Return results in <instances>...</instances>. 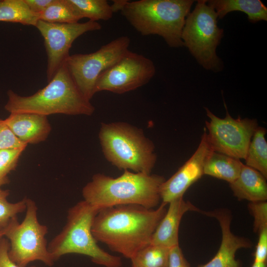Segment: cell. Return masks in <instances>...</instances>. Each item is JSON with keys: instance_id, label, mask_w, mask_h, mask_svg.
<instances>
[{"instance_id": "obj_1", "label": "cell", "mask_w": 267, "mask_h": 267, "mask_svg": "<svg viewBox=\"0 0 267 267\" xmlns=\"http://www.w3.org/2000/svg\"><path fill=\"white\" fill-rule=\"evenodd\" d=\"M167 204L157 209L136 204L119 205L101 208L95 215L91 232L97 242L110 250L131 259L150 243L152 236L164 216Z\"/></svg>"}, {"instance_id": "obj_2", "label": "cell", "mask_w": 267, "mask_h": 267, "mask_svg": "<svg viewBox=\"0 0 267 267\" xmlns=\"http://www.w3.org/2000/svg\"><path fill=\"white\" fill-rule=\"evenodd\" d=\"M165 180L162 176L129 170L117 178L97 173L83 188L82 195L98 210L127 204L154 209L161 200L160 188Z\"/></svg>"}, {"instance_id": "obj_3", "label": "cell", "mask_w": 267, "mask_h": 267, "mask_svg": "<svg viewBox=\"0 0 267 267\" xmlns=\"http://www.w3.org/2000/svg\"><path fill=\"white\" fill-rule=\"evenodd\" d=\"M4 105L10 113H31L47 116L61 114L90 116L95 108L81 92L65 62L48 84L29 96H22L11 89L7 92Z\"/></svg>"}, {"instance_id": "obj_4", "label": "cell", "mask_w": 267, "mask_h": 267, "mask_svg": "<svg viewBox=\"0 0 267 267\" xmlns=\"http://www.w3.org/2000/svg\"><path fill=\"white\" fill-rule=\"evenodd\" d=\"M193 0L128 1L121 12L142 36L156 35L172 47L184 45L181 33Z\"/></svg>"}, {"instance_id": "obj_5", "label": "cell", "mask_w": 267, "mask_h": 267, "mask_svg": "<svg viewBox=\"0 0 267 267\" xmlns=\"http://www.w3.org/2000/svg\"><path fill=\"white\" fill-rule=\"evenodd\" d=\"M103 153L119 170L150 174L156 160L153 142L141 129L124 122L102 123L98 134Z\"/></svg>"}, {"instance_id": "obj_6", "label": "cell", "mask_w": 267, "mask_h": 267, "mask_svg": "<svg viewBox=\"0 0 267 267\" xmlns=\"http://www.w3.org/2000/svg\"><path fill=\"white\" fill-rule=\"evenodd\" d=\"M98 211L84 200L69 209L65 225L48 245L54 262L63 255L77 254L105 267L122 266L121 259L101 249L92 235V222Z\"/></svg>"}, {"instance_id": "obj_7", "label": "cell", "mask_w": 267, "mask_h": 267, "mask_svg": "<svg viewBox=\"0 0 267 267\" xmlns=\"http://www.w3.org/2000/svg\"><path fill=\"white\" fill-rule=\"evenodd\" d=\"M218 16L207 0H198L193 11L187 16L181 40L197 61L205 69L215 72L223 65L216 48L223 36L218 26Z\"/></svg>"}, {"instance_id": "obj_8", "label": "cell", "mask_w": 267, "mask_h": 267, "mask_svg": "<svg viewBox=\"0 0 267 267\" xmlns=\"http://www.w3.org/2000/svg\"><path fill=\"white\" fill-rule=\"evenodd\" d=\"M37 211L35 201L27 198L23 221L20 223L15 218L3 230L9 243V256L20 267H27L36 261L49 267L55 262L48 250L45 238L48 228L39 222Z\"/></svg>"}, {"instance_id": "obj_9", "label": "cell", "mask_w": 267, "mask_h": 267, "mask_svg": "<svg viewBox=\"0 0 267 267\" xmlns=\"http://www.w3.org/2000/svg\"><path fill=\"white\" fill-rule=\"evenodd\" d=\"M130 38H117L95 52L70 55L65 61L73 80L83 94L90 100L100 74L116 63L129 50Z\"/></svg>"}, {"instance_id": "obj_10", "label": "cell", "mask_w": 267, "mask_h": 267, "mask_svg": "<svg viewBox=\"0 0 267 267\" xmlns=\"http://www.w3.org/2000/svg\"><path fill=\"white\" fill-rule=\"evenodd\" d=\"M209 122L205 121L212 150L237 159H245L252 137L259 127L256 119L232 118L226 110L223 118L205 108Z\"/></svg>"}, {"instance_id": "obj_11", "label": "cell", "mask_w": 267, "mask_h": 267, "mask_svg": "<svg viewBox=\"0 0 267 267\" xmlns=\"http://www.w3.org/2000/svg\"><path fill=\"white\" fill-rule=\"evenodd\" d=\"M153 62L144 55L129 49L114 64L99 76L95 92L108 91L123 94L147 84L154 76Z\"/></svg>"}, {"instance_id": "obj_12", "label": "cell", "mask_w": 267, "mask_h": 267, "mask_svg": "<svg viewBox=\"0 0 267 267\" xmlns=\"http://www.w3.org/2000/svg\"><path fill=\"white\" fill-rule=\"evenodd\" d=\"M36 27L44 40L48 82L70 55L69 51L75 40L87 32L99 30L102 27L98 22L90 20L75 23H53L39 20Z\"/></svg>"}, {"instance_id": "obj_13", "label": "cell", "mask_w": 267, "mask_h": 267, "mask_svg": "<svg viewBox=\"0 0 267 267\" xmlns=\"http://www.w3.org/2000/svg\"><path fill=\"white\" fill-rule=\"evenodd\" d=\"M212 149L205 128L197 148L191 157L160 188L162 203L170 202L183 197L188 188L204 175L205 161Z\"/></svg>"}, {"instance_id": "obj_14", "label": "cell", "mask_w": 267, "mask_h": 267, "mask_svg": "<svg viewBox=\"0 0 267 267\" xmlns=\"http://www.w3.org/2000/svg\"><path fill=\"white\" fill-rule=\"evenodd\" d=\"M204 213L218 221L222 237L219 250L214 258L207 264L198 267H240L239 262L235 259V253L240 249L251 247V242L231 232V217L228 211L221 209Z\"/></svg>"}, {"instance_id": "obj_15", "label": "cell", "mask_w": 267, "mask_h": 267, "mask_svg": "<svg viewBox=\"0 0 267 267\" xmlns=\"http://www.w3.org/2000/svg\"><path fill=\"white\" fill-rule=\"evenodd\" d=\"M151 240L150 243L171 248L178 245V229L183 215L188 211H201L183 197L172 201Z\"/></svg>"}, {"instance_id": "obj_16", "label": "cell", "mask_w": 267, "mask_h": 267, "mask_svg": "<svg viewBox=\"0 0 267 267\" xmlns=\"http://www.w3.org/2000/svg\"><path fill=\"white\" fill-rule=\"evenodd\" d=\"M4 120L22 142L37 144L46 139L51 130L47 116L31 113H10Z\"/></svg>"}, {"instance_id": "obj_17", "label": "cell", "mask_w": 267, "mask_h": 267, "mask_svg": "<svg viewBox=\"0 0 267 267\" xmlns=\"http://www.w3.org/2000/svg\"><path fill=\"white\" fill-rule=\"evenodd\" d=\"M267 178L258 171L243 164L238 177L229 186L239 200L250 202L267 201Z\"/></svg>"}, {"instance_id": "obj_18", "label": "cell", "mask_w": 267, "mask_h": 267, "mask_svg": "<svg viewBox=\"0 0 267 267\" xmlns=\"http://www.w3.org/2000/svg\"><path fill=\"white\" fill-rule=\"evenodd\" d=\"M207 3L214 9L219 19L238 11L246 14L250 22L267 21V8L260 0H210Z\"/></svg>"}, {"instance_id": "obj_19", "label": "cell", "mask_w": 267, "mask_h": 267, "mask_svg": "<svg viewBox=\"0 0 267 267\" xmlns=\"http://www.w3.org/2000/svg\"><path fill=\"white\" fill-rule=\"evenodd\" d=\"M243 164L239 159L212 150L205 161L204 175L230 183L238 177Z\"/></svg>"}, {"instance_id": "obj_20", "label": "cell", "mask_w": 267, "mask_h": 267, "mask_svg": "<svg viewBox=\"0 0 267 267\" xmlns=\"http://www.w3.org/2000/svg\"><path fill=\"white\" fill-rule=\"evenodd\" d=\"M39 20L24 0H0V22L20 23L36 27Z\"/></svg>"}, {"instance_id": "obj_21", "label": "cell", "mask_w": 267, "mask_h": 267, "mask_svg": "<svg viewBox=\"0 0 267 267\" xmlns=\"http://www.w3.org/2000/svg\"><path fill=\"white\" fill-rule=\"evenodd\" d=\"M266 129L258 127L254 133L245 159L246 165L267 178V142L265 135Z\"/></svg>"}, {"instance_id": "obj_22", "label": "cell", "mask_w": 267, "mask_h": 267, "mask_svg": "<svg viewBox=\"0 0 267 267\" xmlns=\"http://www.w3.org/2000/svg\"><path fill=\"white\" fill-rule=\"evenodd\" d=\"M38 17L39 20L53 23H75L82 19L69 0H53Z\"/></svg>"}, {"instance_id": "obj_23", "label": "cell", "mask_w": 267, "mask_h": 267, "mask_svg": "<svg viewBox=\"0 0 267 267\" xmlns=\"http://www.w3.org/2000/svg\"><path fill=\"white\" fill-rule=\"evenodd\" d=\"M170 249L150 243L130 259L132 267H168Z\"/></svg>"}, {"instance_id": "obj_24", "label": "cell", "mask_w": 267, "mask_h": 267, "mask_svg": "<svg viewBox=\"0 0 267 267\" xmlns=\"http://www.w3.org/2000/svg\"><path fill=\"white\" fill-rule=\"evenodd\" d=\"M81 18L89 20H108L113 16L111 5L106 0H69Z\"/></svg>"}, {"instance_id": "obj_25", "label": "cell", "mask_w": 267, "mask_h": 267, "mask_svg": "<svg viewBox=\"0 0 267 267\" xmlns=\"http://www.w3.org/2000/svg\"><path fill=\"white\" fill-rule=\"evenodd\" d=\"M9 195L8 190L0 188V230H3L17 215L25 212L27 206V197L21 200L11 203L7 197Z\"/></svg>"}, {"instance_id": "obj_26", "label": "cell", "mask_w": 267, "mask_h": 267, "mask_svg": "<svg viewBox=\"0 0 267 267\" xmlns=\"http://www.w3.org/2000/svg\"><path fill=\"white\" fill-rule=\"evenodd\" d=\"M27 146L0 150V176L8 178V175L14 170L19 159Z\"/></svg>"}, {"instance_id": "obj_27", "label": "cell", "mask_w": 267, "mask_h": 267, "mask_svg": "<svg viewBox=\"0 0 267 267\" xmlns=\"http://www.w3.org/2000/svg\"><path fill=\"white\" fill-rule=\"evenodd\" d=\"M249 210L254 218V231L258 233L267 228V201L250 202Z\"/></svg>"}, {"instance_id": "obj_28", "label": "cell", "mask_w": 267, "mask_h": 267, "mask_svg": "<svg viewBox=\"0 0 267 267\" xmlns=\"http://www.w3.org/2000/svg\"><path fill=\"white\" fill-rule=\"evenodd\" d=\"M27 145L21 142L15 135L4 120L0 119V150L20 147Z\"/></svg>"}, {"instance_id": "obj_29", "label": "cell", "mask_w": 267, "mask_h": 267, "mask_svg": "<svg viewBox=\"0 0 267 267\" xmlns=\"http://www.w3.org/2000/svg\"><path fill=\"white\" fill-rule=\"evenodd\" d=\"M258 241L254 254V262H266L267 259V228L258 233Z\"/></svg>"}, {"instance_id": "obj_30", "label": "cell", "mask_w": 267, "mask_h": 267, "mask_svg": "<svg viewBox=\"0 0 267 267\" xmlns=\"http://www.w3.org/2000/svg\"><path fill=\"white\" fill-rule=\"evenodd\" d=\"M168 267H190L179 245L170 248Z\"/></svg>"}, {"instance_id": "obj_31", "label": "cell", "mask_w": 267, "mask_h": 267, "mask_svg": "<svg viewBox=\"0 0 267 267\" xmlns=\"http://www.w3.org/2000/svg\"><path fill=\"white\" fill-rule=\"evenodd\" d=\"M9 243L7 239L2 238L0 241V267H20L12 261L8 255ZM29 267H36L32 266Z\"/></svg>"}, {"instance_id": "obj_32", "label": "cell", "mask_w": 267, "mask_h": 267, "mask_svg": "<svg viewBox=\"0 0 267 267\" xmlns=\"http://www.w3.org/2000/svg\"><path fill=\"white\" fill-rule=\"evenodd\" d=\"M24 0L29 9L38 15L42 12L53 1V0Z\"/></svg>"}, {"instance_id": "obj_33", "label": "cell", "mask_w": 267, "mask_h": 267, "mask_svg": "<svg viewBox=\"0 0 267 267\" xmlns=\"http://www.w3.org/2000/svg\"><path fill=\"white\" fill-rule=\"evenodd\" d=\"M128 1L127 0H114L113 4L111 5L113 13L116 12L118 11H121Z\"/></svg>"}, {"instance_id": "obj_34", "label": "cell", "mask_w": 267, "mask_h": 267, "mask_svg": "<svg viewBox=\"0 0 267 267\" xmlns=\"http://www.w3.org/2000/svg\"><path fill=\"white\" fill-rule=\"evenodd\" d=\"M251 267H267V263L254 262Z\"/></svg>"}, {"instance_id": "obj_35", "label": "cell", "mask_w": 267, "mask_h": 267, "mask_svg": "<svg viewBox=\"0 0 267 267\" xmlns=\"http://www.w3.org/2000/svg\"><path fill=\"white\" fill-rule=\"evenodd\" d=\"M9 182L8 178H3L0 176V188L3 185L8 184Z\"/></svg>"}, {"instance_id": "obj_36", "label": "cell", "mask_w": 267, "mask_h": 267, "mask_svg": "<svg viewBox=\"0 0 267 267\" xmlns=\"http://www.w3.org/2000/svg\"><path fill=\"white\" fill-rule=\"evenodd\" d=\"M4 237V231L0 230V241Z\"/></svg>"}]
</instances>
